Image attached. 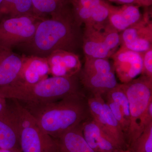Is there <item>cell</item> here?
I'll return each mask as SVG.
<instances>
[{"label": "cell", "mask_w": 152, "mask_h": 152, "mask_svg": "<svg viewBox=\"0 0 152 152\" xmlns=\"http://www.w3.org/2000/svg\"><path fill=\"white\" fill-rule=\"evenodd\" d=\"M61 10L52 17L42 19L37 26L32 39L27 43L32 56L47 58L57 50L73 53L83 45L81 26L73 15Z\"/></svg>", "instance_id": "cell-1"}, {"label": "cell", "mask_w": 152, "mask_h": 152, "mask_svg": "<svg viewBox=\"0 0 152 152\" xmlns=\"http://www.w3.org/2000/svg\"><path fill=\"white\" fill-rule=\"evenodd\" d=\"M21 104L47 134L56 140L67 131L84 122L90 115L83 93L51 102Z\"/></svg>", "instance_id": "cell-2"}, {"label": "cell", "mask_w": 152, "mask_h": 152, "mask_svg": "<svg viewBox=\"0 0 152 152\" xmlns=\"http://www.w3.org/2000/svg\"><path fill=\"white\" fill-rule=\"evenodd\" d=\"M78 74L70 77H54L34 84L16 80L0 86V96L15 99L20 104L47 103L83 93Z\"/></svg>", "instance_id": "cell-3"}, {"label": "cell", "mask_w": 152, "mask_h": 152, "mask_svg": "<svg viewBox=\"0 0 152 152\" xmlns=\"http://www.w3.org/2000/svg\"><path fill=\"white\" fill-rule=\"evenodd\" d=\"M10 100L9 116L18 133L21 152H57L58 142L20 103Z\"/></svg>", "instance_id": "cell-4"}, {"label": "cell", "mask_w": 152, "mask_h": 152, "mask_svg": "<svg viewBox=\"0 0 152 152\" xmlns=\"http://www.w3.org/2000/svg\"><path fill=\"white\" fill-rule=\"evenodd\" d=\"M122 86L129 105V122L126 135L129 147L140 137L146 125L152 121L146 117L148 106L152 101V78L142 75Z\"/></svg>", "instance_id": "cell-5"}, {"label": "cell", "mask_w": 152, "mask_h": 152, "mask_svg": "<svg viewBox=\"0 0 152 152\" xmlns=\"http://www.w3.org/2000/svg\"><path fill=\"white\" fill-rule=\"evenodd\" d=\"M121 45L120 33L110 25L101 30L85 26L82 45L85 57L108 59Z\"/></svg>", "instance_id": "cell-6"}, {"label": "cell", "mask_w": 152, "mask_h": 152, "mask_svg": "<svg viewBox=\"0 0 152 152\" xmlns=\"http://www.w3.org/2000/svg\"><path fill=\"white\" fill-rule=\"evenodd\" d=\"M42 19L36 15L4 18L0 21V47L11 49L18 44L29 42Z\"/></svg>", "instance_id": "cell-7"}, {"label": "cell", "mask_w": 152, "mask_h": 152, "mask_svg": "<svg viewBox=\"0 0 152 152\" xmlns=\"http://www.w3.org/2000/svg\"><path fill=\"white\" fill-rule=\"evenodd\" d=\"M121 46L131 50L142 53L152 48V22L148 13L120 34Z\"/></svg>", "instance_id": "cell-8"}, {"label": "cell", "mask_w": 152, "mask_h": 152, "mask_svg": "<svg viewBox=\"0 0 152 152\" xmlns=\"http://www.w3.org/2000/svg\"><path fill=\"white\" fill-rule=\"evenodd\" d=\"M111 58L113 60L114 71L123 84L127 83L141 74L142 53L133 51L121 45Z\"/></svg>", "instance_id": "cell-9"}, {"label": "cell", "mask_w": 152, "mask_h": 152, "mask_svg": "<svg viewBox=\"0 0 152 152\" xmlns=\"http://www.w3.org/2000/svg\"><path fill=\"white\" fill-rule=\"evenodd\" d=\"M81 84L94 96L106 94L119 84L115 71H84L78 74Z\"/></svg>", "instance_id": "cell-10"}, {"label": "cell", "mask_w": 152, "mask_h": 152, "mask_svg": "<svg viewBox=\"0 0 152 152\" xmlns=\"http://www.w3.org/2000/svg\"><path fill=\"white\" fill-rule=\"evenodd\" d=\"M47 58L50 74L54 77H72L77 75L82 69L78 56L73 52L57 50Z\"/></svg>", "instance_id": "cell-11"}, {"label": "cell", "mask_w": 152, "mask_h": 152, "mask_svg": "<svg viewBox=\"0 0 152 152\" xmlns=\"http://www.w3.org/2000/svg\"><path fill=\"white\" fill-rule=\"evenodd\" d=\"M50 74L47 58L31 55L23 57L21 71L17 80L28 84H34L47 78Z\"/></svg>", "instance_id": "cell-12"}, {"label": "cell", "mask_w": 152, "mask_h": 152, "mask_svg": "<svg viewBox=\"0 0 152 152\" xmlns=\"http://www.w3.org/2000/svg\"><path fill=\"white\" fill-rule=\"evenodd\" d=\"M23 62V57L0 47V86L11 84L18 78Z\"/></svg>", "instance_id": "cell-13"}, {"label": "cell", "mask_w": 152, "mask_h": 152, "mask_svg": "<svg viewBox=\"0 0 152 152\" xmlns=\"http://www.w3.org/2000/svg\"><path fill=\"white\" fill-rule=\"evenodd\" d=\"M142 16L139 7L132 4L121 7L110 6L109 24L118 32H122L134 24Z\"/></svg>", "instance_id": "cell-14"}, {"label": "cell", "mask_w": 152, "mask_h": 152, "mask_svg": "<svg viewBox=\"0 0 152 152\" xmlns=\"http://www.w3.org/2000/svg\"><path fill=\"white\" fill-rule=\"evenodd\" d=\"M83 124L67 131L57 139V152H95L84 137Z\"/></svg>", "instance_id": "cell-15"}, {"label": "cell", "mask_w": 152, "mask_h": 152, "mask_svg": "<svg viewBox=\"0 0 152 152\" xmlns=\"http://www.w3.org/2000/svg\"><path fill=\"white\" fill-rule=\"evenodd\" d=\"M0 149L21 152L18 133L10 118L9 110L7 115L0 117Z\"/></svg>", "instance_id": "cell-16"}, {"label": "cell", "mask_w": 152, "mask_h": 152, "mask_svg": "<svg viewBox=\"0 0 152 152\" xmlns=\"http://www.w3.org/2000/svg\"><path fill=\"white\" fill-rule=\"evenodd\" d=\"M33 12L31 0H3L0 6V18L36 15Z\"/></svg>", "instance_id": "cell-17"}, {"label": "cell", "mask_w": 152, "mask_h": 152, "mask_svg": "<svg viewBox=\"0 0 152 152\" xmlns=\"http://www.w3.org/2000/svg\"><path fill=\"white\" fill-rule=\"evenodd\" d=\"M104 108L106 122V133L121 150L127 146L124 133L105 102Z\"/></svg>", "instance_id": "cell-18"}, {"label": "cell", "mask_w": 152, "mask_h": 152, "mask_svg": "<svg viewBox=\"0 0 152 152\" xmlns=\"http://www.w3.org/2000/svg\"><path fill=\"white\" fill-rule=\"evenodd\" d=\"M110 6L104 1L97 6L94 10L88 23L85 26L92 27L97 30L104 28L109 24Z\"/></svg>", "instance_id": "cell-19"}, {"label": "cell", "mask_w": 152, "mask_h": 152, "mask_svg": "<svg viewBox=\"0 0 152 152\" xmlns=\"http://www.w3.org/2000/svg\"><path fill=\"white\" fill-rule=\"evenodd\" d=\"M104 102L102 96L98 95H93L87 99L90 115L106 132V122L104 108Z\"/></svg>", "instance_id": "cell-20"}, {"label": "cell", "mask_w": 152, "mask_h": 152, "mask_svg": "<svg viewBox=\"0 0 152 152\" xmlns=\"http://www.w3.org/2000/svg\"><path fill=\"white\" fill-rule=\"evenodd\" d=\"M104 0H73L74 15L79 20L86 22L91 19L94 9Z\"/></svg>", "instance_id": "cell-21"}, {"label": "cell", "mask_w": 152, "mask_h": 152, "mask_svg": "<svg viewBox=\"0 0 152 152\" xmlns=\"http://www.w3.org/2000/svg\"><path fill=\"white\" fill-rule=\"evenodd\" d=\"M106 94L107 99H110L119 105L127 124L128 129L130 119L129 105L127 97L122 84L118 85Z\"/></svg>", "instance_id": "cell-22"}, {"label": "cell", "mask_w": 152, "mask_h": 152, "mask_svg": "<svg viewBox=\"0 0 152 152\" xmlns=\"http://www.w3.org/2000/svg\"><path fill=\"white\" fill-rule=\"evenodd\" d=\"M129 148L131 152H152V121L146 125L140 135Z\"/></svg>", "instance_id": "cell-23"}, {"label": "cell", "mask_w": 152, "mask_h": 152, "mask_svg": "<svg viewBox=\"0 0 152 152\" xmlns=\"http://www.w3.org/2000/svg\"><path fill=\"white\" fill-rule=\"evenodd\" d=\"M66 0H31L34 12L38 14L55 13L62 10Z\"/></svg>", "instance_id": "cell-24"}, {"label": "cell", "mask_w": 152, "mask_h": 152, "mask_svg": "<svg viewBox=\"0 0 152 152\" xmlns=\"http://www.w3.org/2000/svg\"><path fill=\"white\" fill-rule=\"evenodd\" d=\"M107 104L110 107L115 118L121 126L124 133L126 138V135L128 130V126L124 118L121 107L119 105L109 99H107Z\"/></svg>", "instance_id": "cell-25"}, {"label": "cell", "mask_w": 152, "mask_h": 152, "mask_svg": "<svg viewBox=\"0 0 152 152\" xmlns=\"http://www.w3.org/2000/svg\"><path fill=\"white\" fill-rule=\"evenodd\" d=\"M142 75L152 78V48L142 53Z\"/></svg>", "instance_id": "cell-26"}, {"label": "cell", "mask_w": 152, "mask_h": 152, "mask_svg": "<svg viewBox=\"0 0 152 152\" xmlns=\"http://www.w3.org/2000/svg\"><path fill=\"white\" fill-rule=\"evenodd\" d=\"M136 4L140 6H149L151 5L152 1L150 0H135Z\"/></svg>", "instance_id": "cell-27"}, {"label": "cell", "mask_w": 152, "mask_h": 152, "mask_svg": "<svg viewBox=\"0 0 152 152\" xmlns=\"http://www.w3.org/2000/svg\"><path fill=\"white\" fill-rule=\"evenodd\" d=\"M115 2L123 4H136L135 0H116Z\"/></svg>", "instance_id": "cell-28"}, {"label": "cell", "mask_w": 152, "mask_h": 152, "mask_svg": "<svg viewBox=\"0 0 152 152\" xmlns=\"http://www.w3.org/2000/svg\"><path fill=\"white\" fill-rule=\"evenodd\" d=\"M0 152H15L13 151H10V150L2 149H0Z\"/></svg>", "instance_id": "cell-29"}, {"label": "cell", "mask_w": 152, "mask_h": 152, "mask_svg": "<svg viewBox=\"0 0 152 152\" xmlns=\"http://www.w3.org/2000/svg\"><path fill=\"white\" fill-rule=\"evenodd\" d=\"M3 0H0V6L1 4L2 3Z\"/></svg>", "instance_id": "cell-30"}, {"label": "cell", "mask_w": 152, "mask_h": 152, "mask_svg": "<svg viewBox=\"0 0 152 152\" xmlns=\"http://www.w3.org/2000/svg\"><path fill=\"white\" fill-rule=\"evenodd\" d=\"M109 1L112 2H115L116 0H109Z\"/></svg>", "instance_id": "cell-31"}, {"label": "cell", "mask_w": 152, "mask_h": 152, "mask_svg": "<svg viewBox=\"0 0 152 152\" xmlns=\"http://www.w3.org/2000/svg\"><path fill=\"white\" fill-rule=\"evenodd\" d=\"M1 98H2V97L0 96V99H1Z\"/></svg>", "instance_id": "cell-32"}, {"label": "cell", "mask_w": 152, "mask_h": 152, "mask_svg": "<svg viewBox=\"0 0 152 152\" xmlns=\"http://www.w3.org/2000/svg\"></svg>", "instance_id": "cell-33"}]
</instances>
